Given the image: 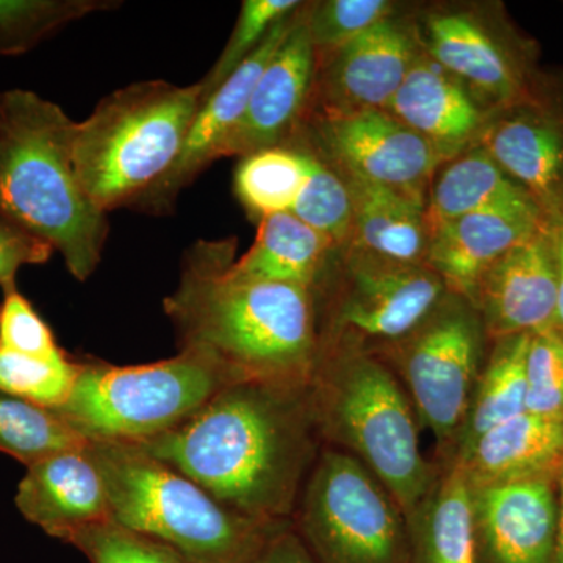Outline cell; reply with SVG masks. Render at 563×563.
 Returning <instances> with one entry per match:
<instances>
[{
	"mask_svg": "<svg viewBox=\"0 0 563 563\" xmlns=\"http://www.w3.org/2000/svg\"><path fill=\"white\" fill-rule=\"evenodd\" d=\"M120 5L114 0H0V57L27 54L73 22Z\"/></svg>",
	"mask_w": 563,
	"mask_h": 563,
	"instance_id": "f1b7e54d",
	"label": "cell"
},
{
	"mask_svg": "<svg viewBox=\"0 0 563 563\" xmlns=\"http://www.w3.org/2000/svg\"><path fill=\"white\" fill-rule=\"evenodd\" d=\"M287 144L314 152L340 174L358 177L380 187L426 201L442 157L412 129L387 110L318 113L306 118ZM428 202V201H426Z\"/></svg>",
	"mask_w": 563,
	"mask_h": 563,
	"instance_id": "8fae6325",
	"label": "cell"
},
{
	"mask_svg": "<svg viewBox=\"0 0 563 563\" xmlns=\"http://www.w3.org/2000/svg\"><path fill=\"white\" fill-rule=\"evenodd\" d=\"M69 544L90 563H195L168 544L131 531L113 520L81 529Z\"/></svg>",
	"mask_w": 563,
	"mask_h": 563,
	"instance_id": "e575fe53",
	"label": "cell"
},
{
	"mask_svg": "<svg viewBox=\"0 0 563 563\" xmlns=\"http://www.w3.org/2000/svg\"><path fill=\"white\" fill-rule=\"evenodd\" d=\"M54 250L43 240L0 217V287L3 291L16 288L18 272L25 265L49 262Z\"/></svg>",
	"mask_w": 563,
	"mask_h": 563,
	"instance_id": "74e56055",
	"label": "cell"
},
{
	"mask_svg": "<svg viewBox=\"0 0 563 563\" xmlns=\"http://www.w3.org/2000/svg\"><path fill=\"white\" fill-rule=\"evenodd\" d=\"M559 493V525L558 537H555V548L553 563H563V472L558 477Z\"/></svg>",
	"mask_w": 563,
	"mask_h": 563,
	"instance_id": "60d3db41",
	"label": "cell"
},
{
	"mask_svg": "<svg viewBox=\"0 0 563 563\" xmlns=\"http://www.w3.org/2000/svg\"><path fill=\"white\" fill-rule=\"evenodd\" d=\"M254 520L290 521L321 442L309 385L233 383L172 431L133 444Z\"/></svg>",
	"mask_w": 563,
	"mask_h": 563,
	"instance_id": "6da1fadb",
	"label": "cell"
},
{
	"mask_svg": "<svg viewBox=\"0 0 563 563\" xmlns=\"http://www.w3.org/2000/svg\"><path fill=\"white\" fill-rule=\"evenodd\" d=\"M292 525L314 563H409L406 515L351 455L322 448Z\"/></svg>",
	"mask_w": 563,
	"mask_h": 563,
	"instance_id": "30bf717a",
	"label": "cell"
},
{
	"mask_svg": "<svg viewBox=\"0 0 563 563\" xmlns=\"http://www.w3.org/2000/svg\"><path fill=\"white\" fill-rule=\"evenodd\" d=\"M309 399L322 444L362 463L412 514L439 465L421 453L420 422L391 369L368 352L321 350Z\"/></svg>",
	"mask_w": 563,
	"mask_h": 563,
	"instance_id": "277c9868",
	"label": "cell"
},
{
	"mask_svg": "<svg viewBox=\"0 0 563 563\" xmlns=\"http://www.w3.org/2000/svg\"><path fill=\"white\" fill-rule=\"evenodd\" d=\"M451 465L472 488L536 477L558 479L563 472L562 422L518 415L485 432Z\"/></svg>",
	"mask_w": 563,
	"mask_h": 563,
	"instance_id": "7402d4cb",
	"label": "cell"
},
{
	"mask_svg": "<svg viewBox=\"0 0 563 563\" xmlns=\"http://www.w3.org/2000/svg\"><path fill=\"white\" fill-rule=\"evenodd\" d=\"M531 335H512L488 344L474 385L453 457H461L485 432L526 412V354ZM446 465V463H444Z\"/></svg>",
	"mask_w": 563,
	"mask_h": 563,
	"instance_id": "4316f807",
	"label": "cell"
},
{
	"mask_svg": "<svg viewBox=\"0 0 563 563\" xmlns=\"http://www.w3.org/2000/svg\"><path fill=\"white\" fill-rule=\"evenodd\" d=\"M421 54L418 33L391 16L318 57L312 95L318 113L387 110Z\"/></svg>",
	"mask_w": 563,
	"mask_h": 563,
	"instance_id": "7c38bea8",
	"label": "cell"
},
{
	"mask_svg": "<svg viewBox=\"0 0 563 563\" xmlns=\"http://www.w3.org/2000/svg\"><path fill=\"white\" fill-rule=\"evenodd\" d=\"M437 465L431 488L406 517L409 563H477L472 488L457 466Z\"/></svg>",
	"mask_w": 563,
	"mask_h": 563,
	"instance_id": "cb8c5ba5",
	"label": "cell"
},
{
	"mask_svg": "<svg viewBox=\"0 0 563 563\" xmlns=\"http://www.w3.org/2000/svg\"><path fill=\"white\" fill-rule=\"evenodd\" d=\"M387 111L428 141L443 162L472 150L496 113L424 51Z\"/></svg>",
	"mask_w": 563,
	"mask_h": 563,
	"instance_id": "d6986e66",
	"label": "cell"
},
{
	"mask_svg": "<svg viewBox=\"0 0 563 563\" xmlns=\"http://www.w3.org/2000/svg\"><path fill=\"white\" fill-rule=\"evenodd\" d=\"M526 412L562 422L563 339L554 331L533 333L526 354Z\"/></svg>",
	"mask_w": 563,
	"mask_h": 563,
	"instance_id": "d590c367",
	"label": "cell"
},
{
	"mask_svg": "<svg viewBox=\"0 0 563 563\" xmlns=\"http://www.w3.org/2000/svg\"><path fill=\"white\" fill-rule=\"evenodd\" d=\"M199 81H135L106 96L90 117L74 121V168L103 213L135 203L179 157L201 107Z\"/></svg>",
	"mask_w": 563,
	"mask_h": 563,
	"instance_id": "8992f818",
	"label": "cell"
},
{
	"mask_svg": "<svg viewBox=\"0 0 563 563\" xmlns=\"http://www.w3.org/2000/svg\"><path fill=\"white\" fill-rule=\"evenodd\" d=\"M295 13L277 22L261 47L201 103L173 168L135 203V209L154 214L168 213L180 192L190 187L211 163L220 161L222 146L242 121L255 84L290 31Z\"/></svg>",
	"mask_w": 563,
	"mask_h": 563,
	"instance_id": "e0dca14e",
	"label": "cell"
},
{
	"mask_svg": "<svg viewBox=\"0 0 563 563\" xmlns=\"http://www.w3.org/2000/svg\"><path fill=\"white\" fill-rule=\"evenodd\" d=\"M298 0H244L231 38L209 73L199 80L201 103L209 99L229 77L261 47L277 22L295 13Z\"/></svg>",
	"mask_w": 563,
	"mask_h": 563,
	"instance_id": "d6a6232c",
	"label": "cell"
},
{
	"mask_svg": "<svg viewBox=\"0 0 563 563\" xmlns=\"http://www.w3.org/2000/svg\"><path fill=\"white\" fill-rule=\"evenodd\" d=\"M391 16L395 7L387 0H325L306 7V24L317 57L340 49Z\"/></svg>",
	"mask_w": 563,
	"mask_h": 563,
	"instance_id": "836d02e7",
	"label": "cell"
},
{
	"mask_svg": "<svg viewBox=\"0 0 563 563\" xmlns=\"http://www.w3.org/2000/svg\"><path fill=\"white\" fill-rule=\"evenodd\" d=\"M252 563H314V561L291 520L280 525L272 533Z\"/></svg>",
	"mask_w": 563,
	"mask_h": 563,
	"instance_id": "f35d334b",
	"label": "cell"
},
{
	"mask_svg": "<svg viewBox=\"0 0 563 563\" xmlns=\"http://www.w3.org/2000/svg\"><path fill=\"white\" fill-rule=\"evenodd\" d=\"M235 240L198 242L163 302L180 351L201 354L233 383L309 385L318 354L317 303L299 285L233 276Z\"/></svg>",
	"mask_w": 563,
	"mask_h": 563,
	"instance_id": "7a4b0ae2",
	"label": "cell"
},
{
	"mask_svg": "<svg viewBox=\"0 0 563 563\" xmlns=\"http://www.w3.org/2000/svg\"><path fill=\"white\" fill-rule=\"evenodd\" d=\"M477 146L537 203L548 225L563 222V109L533 96L496 111Z\"/></svg>",
	"mask_w": 563,
	"mask_h": 563,
	"instance_id": "5bb4252c",
	"label": "cell"
},
{
	"mask_svg": "<svg viewBox=\"0 0 563 563\" xmlns=\"http://www.w3.org/2000/svg\"><path fill=\"white\" fill-rule=\"evenodd\" d=\"M0 347L41 358L65 354L49 324L18 288L3 291L0 302Z\"/></svg>",
	"mask_w": 563,
	"mask_h": 563,
	"instance_id": "8d00e7d4",
	"label": "cell"
},
{
	"mask_svg": "<svg viewBox=\"0 0 563 563\" xmlns=\"http://www.w3.org/2000/svg\"><path fill=\"white\" fill-rule=\"evenodd\" d=\"M301 147L307 154V177L296 199L291 214L331 240L335 250H342L350 240L352 199L342 174L314 152Z\"/></svg>",
	"mask_w": 563,
	"mask_h": 563,
	"instance_id": "4dcf8cb0",
	"label": "cell"
},
{
	"mask_svg": "<svg viewBox=\"0 0 563 563\" xmlns=\"http://www.w3.org/2000/svg\"><path fill=\"white\" fill-rule=\"evenodd\" d=\"M468 301L483 320L488 343L554 331L558 273L550 225L493 263Z\"/></svg>",
	"mask_w": 563,
	"mask_h": 563,
	"instance_id": "9a60e30c",
	"label": "cell"
},
{
	"mask_svg": "<svg viewBox=\"0 0 563 563\" xmlns=\"http://www.w3.org/2000/svg\"><path fill=\"white\" fill-rule=\"evenodd\" d=\"M333 252L331 240L295 214H272L258 221L254 244L235 258L231 273L243 279L280 282L313 290Z\"/></svg>",
	"mask_w": 563,
	"mask_h": 563,
	"instance_id": "d4e9b609",
	"label": "cell"
},
{
	"mask_svg": "<svg viewBox=\"0 0 563 563\" xmlns=\"http://www.w3.org/2000/svg\"><path fill=\"white\" fill-rule=\"evenodd\" d=\"M488 344L473 303L448 291L413 332L373 354L402 385L421 431L432 433L437 444L433 462L440 465L453 457Z\"/></svg>",
	"mask_w": 563,
	"mask_h": 563,
	"instance_id": "9c48e42d",
	"label": "cell"
},
{
	"mask_svg": "<svg viewBox=\"0 0 563 563\" xmlns=\"http://www.w3.org/2000/svg\"><path fill=\"white\" fill-rule=\"evenodd\" d=\"M472 504L477 563H553L559 525L555 477L472 488Z\"/></svg>",
	"mask_w": 563,
	"mask_h": 563,
	"instance_id": "2e32d148",
	"label": "cell"
},
{
	"mask_svg": "<svg viewBox=\"0 0 563 563\" xmlns=\"http://www.w3.org/2000/svg\"><path fill=\"white\" fill-rule=\"evenodd\" d=\"M73 128L60 106L36 92H0V217L49 244L70 276L87 282L110 225L74 168Z\"/></svg>",
	"mask_w": 563,
	"mask_h": 563,
	"instance_id": "3957f363",
	"label": "cell"
},
{
	"mask_svg": "<svg viewBox=\"0 0 563 563\" xmlns=\"http://www.w3.org/2000/svg\"><path fill=\"white\" fill-rule=\"evenodd\" d=\"M85 446L25 466L14 496L25 520L66 543L81 529L111 520L106 485Z\"/></svg>",
	"mask_w": 563,
	"mask_h": 563,
	"instance_id": "ffe728a7",
	"label": "cell"
},
{
	"mask_svg": "<svg viewBox=\"0 0 563 563\" xmlns=\"http://www.w3.org/2000/svg\"><path fill=\"white\" fill-rule=\"evenodd\" d=\"M548 228L537 209L476 211L429 232L426 263L448 291L470 299L477 280L507 251Z\"/></svg>",
	"mask_w": 563,
	"mask_h": 563,
	"instance_id": "44dd1931",
	"label": "cell"
},
{
	"mask_svg": "<svg viewBox=\"0 0 563 563\" xmlns=\"http://www.w3.org/2000/svg\"><path fill=\"white\" fill-rule=\"evenodd\" d=\"M342 176L352 199L351 233L344 247L385 261L426 263L428 202L358 177Z\"/></svg>",
	"mask_w": 563,
	"mask_h": 563,
	"instance_id": "603a6c76",
	"label": "cell"
},
{
	"mask_svg": "<svg viewBox=\"0 0 563 563\" xmlns=\"http://www.w3.org/2000/svg\"><path fill=\"white\" fill-rule=\"evenodd\" d=\"M537 209V203L481 146L451 158L433 176L426 220L429 232L442 222L476 211Z\"/></svg>",
	"mask_w": 563,
	"mask_h": 563,
	"instance_id": "484cf974",
	"label": "cell"
},
{
	"mask_svg": "<svg viewBox=\"0 0 563 563\" xmlns=\"http://www.w3.org/2000/svg\"><path fill=\"white\" fill-rule=\"evenodd\" d=\"M418 38L433 63L474 95L479 92L481 101L492 110L514 106L531 91L525 58L473 14H429Z\"/></svg>",
	"mask_w": 563,
	"mask_h": 563,
	"instance_id": "ac0fdd59",
	"label": "cell"
},
{
	"mask_svg": "<svg viewBox=\"0 0 563 563\" xmlns=\"http://www.w3.org/2000/svg\"><path fill=\"white\" fill-rule=\"evenodd\" d=\"M306 177V151L276 146L242 157L233 187L247 213L261 221L272 214L291 213Z\"/></svg>",
	"mask_w": 563,
	"mask_h": 563,
	"instance_id": "83f0119b",
	"label": "cell"
},
{
	"mask_svg": "<svg viewBox=\"0 0 563 563\" xmlns=\"http://www.w3.org/2000/svg\"><path fill=\"white\" fill-rule=\"evenodd\" d=\"M553 243L555 273H558V309H555L554 332L563 339V222L550 225Z\"/></svg>",
	"mask_w": 563,
	"mask_h": 563,
	"instance_id": "ab89813d",
	"label": "cell"
},
{
	"mask_svg": "<svg viewBox=\"0 0 563 563\" xmlns=\"http://www.w3.org/2000/svg\"><path fill=\"white\" fill-rule=\"evenodd\" d=\"M79 369L80 362L66 354L41 358L0 347V391L44 409L66 402Z\"/></svg>",
	"mask_w": 563,
	"mask_h": 563,
	"instance_id": "1f68e13d",
	"label": "cell"
},
{
	"mask_svg": "<svg viewBox=\"0 0 563 563\" xmlns=\"http://www.w3.org/2000/svg\"><path fill=\"white\" fill-rule=\"evenodd\" d=\"M85 444L54 410L0 391V453L29 466Z\"/></svg>",
	"mask_w": 563,
	"mask_h": 563,
	"instance_id": "f546056e",
	"label": "cell"
},
{
	"mask_svg": "<svg viewBox=\"0 0 563 563\" xmlns=\"http://www.w3.org/2000/svg\"><path fill=\"white\" fill-rule=\"evenodd\" d=\"M111 520L168 544L195 563H252L287 521L254 520L133 444L87 442ZM291 521V520H290Z\"/></svg>",
	"mask_w": 563,
	"mask_h": 563,
	"instance_id": "5b68a950",
	"label": "cell"
},
{
	"mask_svg": "<svg viewBox=\"0 0 563 563\" xmlns=\"http://www.w3.org/2000/svg\"><path fill=\"white\" fill-rule=\"evenodd\" d=\"M229 384L220 366L191 351L146 365L84 361L54 412L87 442L139 444L187 421Z\"/></svg>",
	"mask_w": 563,
	"mask_h": 563,
	"instance_id": "52a82bcc",
	"label": "cell"
},
{
	"mask_svg": "<svg viewBox=\"0 0 563 563\" xmlns=\"http://www.w3.org/2000/svg\"><path fill=\"white\" fill-rule=\"evenodd\" d=\"M562 428H563V418H562Z\"/></svg>",
	"mask_w": 563,
	"mask_h": 563,
	"instance_id": "b9f144b4",
	"label": "cell"
},
{
	"mask_svg": "<svg viewBox=\"0 0 563 563\" xmlns=\"http://www.w3.org/2000/svg\"><path fill=\"white\" fill-rule=\"evenodd\" d=\"M340 251V262L331 257L312 290L320 351L346 347L376 354L413 332L448 295L426 263Z\"/></svg>",
	"mask_w": 563,
	"mask_h": 563,
	"instance_id": "ba28073f",
	"label": "cell"
},
{
	"mask_svg": "<svg viewBox=\"0 0 563 563\" xmlns=\"http://www.w3.org/2000/svg\"><path fill=\"white\" fill-rule=\"evenodd\" d=\"M318 57L299 7L290 31L274 52L255 84L242 121L231 133L220 158L246 157L268 147L284 146L298 132L312 102Z\"/></svg>",
	"mask_w": 563,
	"mask_h": 563,
	"instance_id": "4fadbf2b",
	"label": "cell"
}]
</instances>
